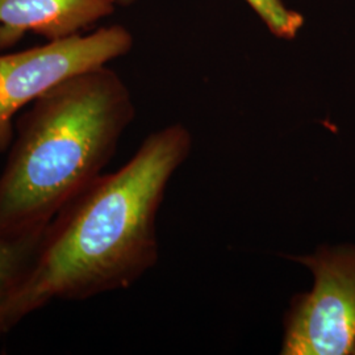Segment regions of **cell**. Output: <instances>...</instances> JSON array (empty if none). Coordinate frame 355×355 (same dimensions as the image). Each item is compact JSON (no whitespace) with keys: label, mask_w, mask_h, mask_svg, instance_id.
I'll return each mask as SVG.
<instances>
[{"label":"cell","mask_w":355,"mask_h":355,"mask_svg":"<svg viewBox=\"0 0 355 355\" xmlns=\"http://www.w3.org/2000/svg\"><path fill=\"white\" fill-rule=\"evenodd\" d=\"M192 148L180 123L154 130L125 165L96 178L54 216L16 303L19 322L55 300L127 290L158 263V212Z\"/></svg>","instance_id":"cell-1"},{"label":"cell","mask_w":355,"mask_h":355,"mask_svg":"<svg viewBox=\"0 0 355 355\" xmlns=\"http://www.w3.org/2000/svg\"><path fill=\"white\" fill-rule=\"evenodd\" d=\"M258 15L270 33L280 40L291 41L304 26V16L288 8L283 0H245Z\"/></svg>","instance_id":"cell-7"},{"label":"cell","mask_w":355,"mask_h":355,"mask_svg":"<svg viewBox=\"0 0 355 355\" xmlns=\"http://www.w3.org/2000/svg\"><path fill=\"white\" fill-rule=\"evenodd\" d=\"M114 10L112 0H0V51L28 32L48 41L80 35Z\"/></svg>","instance_id":"cell-5"},{"label":"cell","mask_w":355,"mask_h":355,"mask_svg":"<svg viewBox=\"0 0 355 355\" xmlns=\"http://www.w3.org/2000/svg\"><path fill=\"white\" fill-rule=\"evenodd\" d=\"M313 278L296 293L283 318L282 355L355 354V245H320L312 253L286 254Z\"/></svg>","instance_id":"cell-3"},{"label":"cell","mask_w":355,"mask_h":355,"mask_svg":"<svg viewBox=\"0 0 355 355\" xmlns=\"http://www.w3.org/2000/svg\"><path fill=\"white\" fill-rule=\"evenodd\" d=\"M45 228L23 234L0 233V337L19 324L16 303L36 262Z\"/></svg>","instance_id":"cell-6"},{"label":"cell","mask_w":355,"mask_h":355,"mask_svg":"<svg viewBox=\"0 0 355 355\" xmlns=\"http://www.w3.org/2000/svg\"><path fill=\"white\" fill-rule=\"evenodd\" d=\"M135 117L130 89L107 64L32 103L16 123L0 174V233L45 228L102 175Z\"/></svg>","instance_id":"cell-2"},{"label":"cell","mask_w":355,"mask_h":355,"mask_svg":"<svg viewBox=\"0 0 355 355\" xmlns=\"http://www.w3.org/2000/svg\"><path fill=\"white\" fill-rule=\"evenodd\" d=\"M133 44L128 28L111 26L0 54V153L7 152L12 144L13 119L21 108L66 79L127 55Z\"/></svg>","instance_id":"cell-4"},{"label":"cell","mask_w":355,"mask_h":355,"mask_svg":"<svg viewBox=\"0 0 355 355\" xmlns=\"http://www.w3.org/2000/svg\"><path fill=\"white\" fill-rule=\"evenodd\" d=\"M116 6H120V7H128V6H132L135 3H137L139 0H112Z\"/></svg>","instance_id":"cell-8"}]
</instances>
